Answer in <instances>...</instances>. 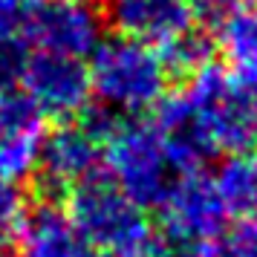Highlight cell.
I'll use <instances>...</instances> for the list:
<instances>
[{
  "label": "cell",
  "mask_w": 257,
  "mask_h": 257,
  "mask_svg": "<svg viewBox=\"0 0 257 257\" xmlns=\"http://www.w3.org/2000/svg\"><path fill=\"white\" fill-rule=\"evenodd\" d=\"M18 257H78L84 240L70 222L67 211L55 205V199L26 205V214L18 228Z\"/></svg>",
  "instance_id": "obj_11"
},
{
  "label": "cell",
  "mask_w": 257,
  "mask_h": 257,
  "mask_svg": "<svg viewBox=\"0 0 257 257\" xmlns=\"http://www.w3.org/2000/svg\"><path fill=\"white\" fill-rule=\"evenodd\" d=\"M24 35L32 52L87 61L101 38V18L84 0H41L24 18Z\"/></svg>",
  "instance_id": "obj_7"
},
{
  "label": "cell",
  "mask_w": 257,
  "mask_h": 257,
  "mask_svg": "<svg viewBox=\"0 0 257 257\" xmlns=\"http://www.w3.org/2000/svg\"><path fill=\"white\" fill-rule=\"evenodd\" d=\"M18 87L35 101L47 118H61V121L84 116L93 98L87 61L47 55V52L29 55Z\"/></svg>",
  "instance_id": "obj_8"
},
{
  "label": "cell",
  "mask_w": 257,
  "mask_h": 257,
  "mask_svg": "<svg viewBox=\"0 0 257 257\" xmlns=\"http://www.w3.org/2000/svg\"><path fill=\"white\" fill-rule=\"evenodd\" d=\"M118 35L165 49L197 29L194 0H107Z\"/></svg>",
  "instance_id": "obj_10"
},
{
  "label": "cell",
  "mask_w": 257,
  "mask_h": 257,
  "mask_svg": "<svg viewBox=\"0 0 257 257\" xmlns=\"http://www.w3.org/2000/svg\"><path fill=\"white\" fill-rule=\"evenodd\" d=\"M47 116L15 84L0 87V179L24 182L38 171Z\"/></svg>",
  "instance_id": "obj_9"
},
{
  "label": "cell",
  "mask_w": 257,
  "mask_h": 257,
  "mask_svg": "<svg viewBox=\"0 0 257 257\" xmlns=\"http://www.w3.org/2000/svg\"><path fill=\"white\" fill-rule=\"evenodd\" d=\"M38 3H41V0H0V12L26 18V12H29V9H35Z\"/></svg>",
  "instance_id": "obj_18"
},
{
  "label": "cell",
  "mask_w": 257,
  "mask_h": 257,
  "mask_svg": "<svg viewBox=\"0 0 257 257\" xmlns=\"http://www.w3.org/2000/svg\"><path fill=\"white\" fill-rule=\"evenodd\" d=\"M84 3H90V6H95V3H107V0H84Z\"/></svg>",
  "instance_id": "obj_21"
},
{
  "label": "cell",
  "mask_w": 257,
  "mask_h": 257,
  "mask_svg": "<svg viewBox=\"0 0 257 257\" xmlns=\"http://www.w3.org/2000/svg\"><path fill=\"white\" fill-rule=\"evenodd\" d=\"M217 44L228 70L257 84V6H237L225 15L217 29Z\"/></svg>",
  "instance_id": "obj_12"
},
{
  "label": "cell",
  "mask_w": 257,
  "mask_h": 257,
  "mask_svg": "<svg viewBox=\"0 0 257 257\" xmlns=\"http://www.w3.org/2000/svg\"><path fill=\"white\" fill-rule=\"evenodd\" d=\"M116 118L110 113H90L70 121H61L55 130H47L38 171L47 191H70L78 182L95 176L104 159V136Z\"/></svg>",
  "instance_id": "obj_5"
},
{
  "label": "cell",
  "mask_w": 257,
  "mask_h": 257,
  "mask_svg": "<svg viewBox=\"0 0 257 257\" xmlns=\"http://www.w3.org/2000/svg\"><path fill=\"white\" fill-rule=\"evenodd\" d=\"M162 211V237L171 245H191L217 240L231 217L214 179L191 168L174 182V188L159 202Z\"/></svg>",
  "instance_id": "obj_6"
},
{
  "label": "cell",
  "mask_w": 257,
  "mask_h": 257,
  "mask_svg": "<svg viewBox=\"0 0 257 257\" xmlns=\"http://www.w3.org/2000/svg\"><path fill=\"white\" fill-rule=\"evenodd\" d=\"M228 257H257V214L243 217L231 228V234L222 240Z\"/></svg>",
  "instance_id": "obj_16"
},
{
  "label": "cell",
  "mask_w": 257,
  "mask_h": 257,
  "mask_svg": "<svg viewBox=\"0 0 257 257\" xmlns=\"http://www.w3.org/2000/svg\"><path fill=\"white\" fill-rule=\"evenodd\" d=\"M211 179L228 214H240V217L257 214V151L225 156V162Z\"/></svg>",
  "instance_id": "obj_13"
},
{
  "label": "cell",
  "mask_w": 257,
  "mask_h": 257,
  "mask_svg": "<svg viewBox=\"0 0 257 257\" xmlns=\"http://www.w3.org/2000/svg\"><path fill=\"white\" fill-rule=\"evenodd\" d=\"M87 70L95 98L107 110L127 116H139L159 107L171 84V70L162 52L124 35L101 41L90 55Z\"/></svg>",
  "instance_id": "obj_4"
},
{
  "label": "cell",
  "mask_w": 257,
  "mask_h": 257,
  "mask_svg": "<svg viewBox=\"0 0 257 257\" xmlns=\"http://www.w3.org/2000/svg\"><path fill=\"white\" fill-rule=\"evenodd\" d=\"M159 127L188 168L205 156L257 151V84L228 67L205 64L188 75V87L162 101Z\"/></svg>",
  "instance_id": "obj_1"
},
{
  "label": "cell",
  "mask_w": 257,
  "mask_h": 257,
  "mask_svg": "<svg viewBox=\"0 0 257 257\" xmlns=\"http://www.w3.org/2000/svg\"><path fill=\"white\" fill-rule=\"evenodd\" d=\"M67 217L87 245L116 257H168L171 245L153 231L145 208L110 179L90 176L67 191Z\"/></svg>",
  "instance_id": "obj_2"
},
{
  "label": "cell",
  "mask_w": 257,
  "mask_h": 257,
  "mask_svg": "<svg viewBox=\"0 0 257 257\" xmlns=\"http://www.w3.org/2000/svg\"><path fill=\"white\" fill-rule=\"evenodd\" d=\"M202 3H208V6H231L234 0H202Z\"/></svg>",
  "instance_id": "obj_20"
},
{
  "label": "cell",
  "mask_w": 257,
  "mask_h": 257,
  "mask_svg": "<svg viewBox=\"0 0 257 257\" xmlns=\"http://www.w3.org/2000/svg\"><path fill=\"white\" fill-rule=\"evenodd\" d=\"M24 214H26V197L21 191V182L0 179V257L15 248Z\"/></svg>",
  "instance_id": "obj_14"
},
{
  "label": "cell",
  "mask_w": 257,
  "mask_h": 257,
  "mask_svg": "<svg viewBox=\"0 0 257 257\" xmlns=\"http://www.w3.org/2000/svg\"><path fill=\"white\" fill-rule=\"evenodd\" d=\"M162 52L165 64H168V70H171V75L174 72H185V75H191V72H197L199 67H205V64H211L208 61V41L199 35L197 29L194 32H188V35H182L179 41H174V44H168L165 49H159Z\"/></svg>",
  "instance_id": "obj_15"
},
{
  "label": "cell",
  "mask_w": 257,
  "mask_h": 257,
  "mask_svg": "<svg viewBox=\"0 0 257 257\" xmlns=\"http://www.w3.org/2000/svg\"><path fill=\"white\" fill-rule=\"evenodd\" d=\"M104 168L110 182L130 197L136 205L148 208L165 199L179 176L191 171L176 153L165 130L151 121H113L104 136Z\"/></svg>",
  "instance_id": "obj_3"
},
{
  "label": "cell",
  "mask_w": 257,
  "mask_h": 257,
  "mask_svg": "<svg viewBox=\"0 0 257 257\" xmlns=\"http://www.w3.org/2000/svg\"><path fill=\"white\" fill-rule=\"evenodd\" d=\"M185 257H228V251H225V245H222L220 237H217V240H208V243H199V245L185 248Z\"/></svg>",
  "instance_id": "obj_17"
},
{
  "label": "cell",
  "mask_w": 257,
  "mask_h": 257,
  "mask_svg": "<svg viewBox=\"0 0 257 257\" xmlns=\"http://www.w3.org/2000/svg\"><path fill=\"white\" fill-rule=\"evenodd\" d=\"M78 257H116L110 254V251H101V248H93V245H84V251Z\"/></svg>",
  "instance_id": "obj_19"
}]
</instances>
